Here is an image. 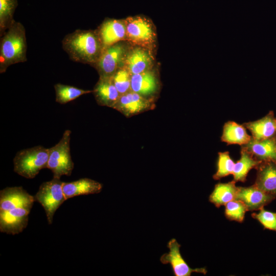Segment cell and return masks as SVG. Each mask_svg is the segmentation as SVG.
Wrapping results in <instances>:
<instances>
[{
    "mask_svg": "<svg viewBox=\"0 0 276 276\" xmlns=\"http://www.w3.org/2000/svg\"><path fill=\"white\" fill-rule=\"evenodd\" d=\"M97 104L100 106L113 108L121 95L111 78H100L93 89Z\"/></svg>",
    "mask_w": 276,
    "mask_h": 276,
    "instance_id": "cell-17",
    "label": "cell"
},
{
    "mask_svg": "<svg viewBox=\"0 0 276 276\" xmlns=\"http://www.w3.org/2000/svg\"><path fill=\"white\" fill-rule=\"evenodd\" d=\"M167 247L169 251L161 256L160 261L163 264H170L175 276H190L193 272L207 273L204 267L192 268L189 266L180 254V244L175 238L168 242Z\"/></svg>",
    "mask_w": 276,
    "mask_h": 276,
    "instance_id": "cell-11",
    "label": "cell"
},
{
    "mask_svg": "<svg viewBox=\"0 0 276 276\" xmlns=\"http://www.w3.org/2000/svg\"><path fill=\"white\" fill-rule=\"evenodd\" d=\"M162 89L158 63L152 68L132 75L131 90L151 100H157Z\"/></svg>",
    "mask_w": 276,
    "mask_h": 276,
    "instance_id": "cell-8",
    "label": "cell"
},
{
    "mask_svg": "<svg viewBox=\"0 0 276 276\" xmlns=\"http://www.w3.org/2000/svg\"><path fill=\"white\" fill-rule=\"evenodd\" d=\"M275 198L254 185L248 187H239L235 199L243 202L248 211H253L264 208Z\"/></svg>",
    "mask_w": 276,
    "mask_h": 276,
    "instance_id": "cell-15",
    "label": "cell"
},
{
    "mask_svg": "<svg viewBox=\"0 0 276 276\" xmlns=\"http://www.w3.org/2000/svg\"><path fill=\"white\" fill-rule=\"evenodd\" d=\"M34 196L21 187H7L0 192V212L21 206L32 207Z\"/></svg>",
    "mask_w": 276,
    "mask_h": 276,
    "instance_id": "cell-14",
    "label": "cell"
},
{
    "mask_svg": "<svg viewBox=\"0 0 276 276\" xmlns=\"http://www.w3.org/2000/svg\"><path fill=\"white\" fill-rule=\"evenodd\" d=\"M32 208L21 206L0 212V231L13 235L22 232L27 226Z\"/></svg>",
    "mask_w": 276,
    "mask_h": 276,
    "instance_id": "cell-12",
    "label": "cell"
},
{
    "mask_svg": "<svg viewBox=\"0 0 276 276\" xmlns=\"http://www.w3.org/2000/svg\"><path fill=\"white\" fill-rule=\"evenodd\" d=\"M62 45L71 60L91 66L104 50L96 30H76L65 36Z\"/></svg>",
    "mask_w": 276,
    "mask_h": 276,
    "instance_id": "cell-1",
    "label": "cell"
},
{
    "mask_svg": "<svg viewBox=\"0 0 276 276\" xmlns=\"http://www.w3.org/2000/svg\"><path fill=\"white\" fill-rule=\"evenodd\" d=\"M241 146L258 160L276 162V136L261 140L251 137L247 144Z\"/></svg>",
    "mask_w": 276,
    "mask_h": 276,
    "instance_id": "cell-18",
    "label": "cell"
},
{
    "mask_svg": "<svg viewBox=\"0 0 276 276\" xmlns=\"http://www.w3.org/2000/svg\"><path fill=\"white\" fill-rule=\"evenodd\" d=\"M236 182L232 180L226 183H218L209 196V201L216 207L225 205L228 202L236 199L238 187Z\"/></svg>",
    "mask_w": 276,
    "mask_h": 276,
    "instance_id": "cell-22",
    "label": "cell"
},
{
    "mask_svg": "<svg viewBox=\"0 0 276 276\" xmlns=\"http://www.w3.org/2000/svg\"><path fill=\"white\" fill-rule=\"evenodd\" d=\"M63 183L60 178L53 177L52 180L43 182L34 196L35 201L43 208L49 224L52 223L56 210L66 200L63 192Z\"/></svg>",
    "mask_w": 276,
    "mask_h": 276,
    "instance_id": "cell-7",
    "label": "cell"
},
{
    "mask_svg": "<svg viewBox=\"0 0 276 276\" xmlns=\"http://www.w3.org/2000/svg\"><path fill=\"white\" fill-rule=\"evenodd\" d=\"M132 44L127 40L114 43L104 49L97 62L93 66L100 78H111L124 66L127 53Z\"/></svg>",
    "mask_w": 276,
    "mask_h": 276,
    "instance_id": "cell-6",
    "label": "cell"
},
{
    "mask_svg": "<svg viewBox=\"0 0 276 276\" xmlns=\"http://www.w3.org/2000/svg\"><path fill=\"white\" fill-rule=\"evenodd\" d=\"M132 75L127 68L123 66L119 68L111 78L121 95L131 90Z\"/></svg>",
    "mask_w": 276,
    "mask_h": 276,
    "instance_id": "cell-26",
    "label": "cell"
},
{
    "mask_svg": "<svg viewBox=\"0 0 276 276\" xmlns=\"http://www.w3.org/2000/svg\"><path fill=\"white\" fill-rule=\"evenodd\" d=\"M156 101L146 98L131 90L120 96L112 108L127 118L153 110Z\"/></svg>",
    "mask_w": 276,
    "mask_h": 276,
    "instance_id": "cell-10",
    "label": "cell"
},
{
    "mask_svg": "<svg viewBox=\"0 0 276 276\" xmlns=\"http://www.w3.org/2000/svg\"><path fill=\"white\" fill-rule=\"evenodd\" d=\"M225 216L231 221L240 223L243 221L245 213L248 209L241 201L235 199L227 203L225 205Z\"/></svg>",
    "mask_w": 276,
    "mask_h": 276,
    "instance_id": "cell-27",
    "label": "cell"
},
{
    "mask_svg": "<svg viewBox=\"0 0 276 276\" xmlns=\"http://www.w3.org/2000/svg\"><path fill=\"white\" fill-rule=\"evenodd\" d=\"M251 216L257 220L265 229L276 232V212L267 211L262 208L258 213H253Z\"/></svg>",
    "mask_w": 276,
    "mask_h": 276,
    "instance_id": "cell-29",
    "label": "cell"
},
{
    "mask_svg": "<svg viewBox=\"0 0 276 276\" xmlns=\"http://www.w3.org/2000/svg\"><path fill=\"white\" fill-rule=\"evenodd\" d=\"M71 130L67 129L63 133L59 142L49 149V156L47 168L51 170L53 177L70 176L74 163L70 152Z\"/></svg>",
    "mask_w": 276,
    "mask_h": 276,
    "instance_id": "cell-5",
    "label": "cell"
},
{
    "mask_svg": "<svg viewBox=\"0 0 276 276\" xmlns=\"http://www.w3.org/2000/svg\"><path fill=\"white\" fill-rule=\"evenodd\" d=\"M102 188L101 183L88 178H80L69 182H63L62 186L66 200L79 195L99 193Z\"/></svg>",
    "mask_w": 276,
    "mask_h": 276,
    "instance_id": "cell-19",
    "label": "cell"
},
{
    "mask_svg": "<svg viewBox=\"0 0 276 276\" xmlns=\"http://www.w3.org/2000/svg\"><path fill=\"white\" fill-rule=\"evenodd\" d=\"M127 40L132 44L147 48L156 52L158 40L156 28L149 17L143 14L124 18Z\"/></svg>",
    "mask_w": 276,
    "mask_h": 276,
    "instance_id": "cell-3",
    "label": "cell"
},
{
    "mask_svg": "<svg viewBox=\"0 0 276 276\" xmlns=\"http://www.w3.org/2000/svg\"><path fill=\"white\" fill-rule=\"evenodd\" d=\"M256 169L257 173L254 185L276 197V162L262 161Z\"/></svg>",
    "mask_w": 276,
    "mask_h": 276,
    "instance_id": "cell-16",
    "label": "cell"
},
{
    "mask_svg": "<svg viewBox=\"0 0 276 276\" xmlns=\"http://www.w3.org/2000/svg\"><path fill=\"white\" fill-rule=\"evenodd\" d=\"M243 125L250 131L252 137L257 140L267 139L275 136V118L272 111L259 120L244 123Z\"/></svg>",
    "mask_w": 276,
    "mask_h": 276,
    "instance_id": "cell-20",
    "label": "cell"
},
{
    "mask_svg": "<svg viewBox=\"0 0 276 276\" xmlns=\"http://www.w3.org/2000/svg\"><path fill=\"white\" fill-rule=\"evenodd\" d=\"M156 53V51L150 49L132 44L127 53L124 66L132 75L143 73L157 63Z\"/></svg>",
    "mask_w": 276,
    "mask_h": 276,
    "instance_id": "cell-9",
    "label": "cell"
},
{
    "mask_svg": "<svg viewBox=\"0 0 276 276\" xmlns=\"http://www.w3.org/2000/svg\"><path fill=\"white\" fill-rule=\"evenodd\" d=\"M27 51L25 28L15 20L1 38L0 73L12 64L27 61Z\"/></svg>",
    "mask_w": 276,
    "mask_h": 276,
    "instance_id": "cell-2",
    "label": "cell"
},
{
    "mask_svg": "<svg viewBox=\"0 0 276 276\" xmlns=\"http://www.w3.org/2000/svg\"><path fill=\"white\" fill-rule=\"evenodd\" d=\"M96 30L104 49L118 42L127 40L124 18H106Z\"/></svg>",
    "mask_w": 276,
    "mask_h": 276,
    "instance_id": "cell-13",
    "label": "cell"
},
{
    "mask_svg": "<svg viewBox=\"0 0 276 276\" xmlns=\"http://www.w3.org/2000/svg\"><path fill=\"white\" fill-rule=\"evenodd\" d=\"M235 163L228 151L218 153L217 170L213 177L218 180L230 174H233Z\"/></svg>",
    "mask_w": 276,
    "mask_h": 276,
    "instance_id": "cell-28",
    "label": "cell"
},
{
    "mask_svg": "<svg viewBox=\"0 0 276 276\" xmlns=\"http://www.w3.org/2000/svg\"><path fill=\"white\" fill-rule=\"evenodd\" d=\"M56 101L65 104L76 99L81 96L93 92V90H85L75 86L57 83L54 85Z\"/></svg>",
    "mask_w": 276,
    "mask_h": 276,
    "instance_id": "cell-24",
    "label": "cell"
},
{
    "mask_svg": "<svg viewBox=\"0 0 276 276\" xmlns=\"http://www.w3.org/2000/svg\"><path fill=\"white\" fill-rule=\"evenodd\" d=\"M262 162L255 158L243 146L241 147V157L235 164L233 174L234 179L237 181L245 182L249 171L256 168Z\"/></svg>",
    "mask_w": 276,
    "mask_h": 276,
    "instance_id": "cell-23",
    "label": "cell"
},
{
    "mask_svg": "<svg viewBox=\"0 0 276 276\" xmlns=\"http://www.w3.org/2000/svg\"><path fill=\"white\" fill-rule=\"evenodd\" d=\"M251 137L248 134L246 128L243 125L234 121H228L223 126L221 140L227 145L238 144L243 146L247 144Z\"/></svg>",
    "mask_w": 276,
    "mask_h": 276,
    "instance_id": "cell-21",
    "label": "cell"
},
{
    "mask_svg": "<svg viewBox=\"0 0 276 276\" xmlns=\"http://www.w3.org/2000/svg\"><path fill=\"white\" fill-rule=\"evenodd\" d=\"M275 128H276V119H275Z\"/></svg>",
    "mask_w": 276,
    "mask_h": 276,
    "instance_id": "cell-30",
    "label": "cell"
},
{
    "mask_svg": "<svg viewBox=\"0 0 276 276\" xmlns=\"http://www.w3.org/2000/svg\"><path fill=\"white\" fill-rule=\"evenodd\" d=\"M49 149L41 146L19 151L14 159V171L26 178H34L44 168H47Z\"/></svg>",
    "mask_w": 276,
    "mask_h": 276,
    "instance_id": "cell-4",
    "label": "cell"
},
{
    "mask_svg": "<svg viewBox=\"0 0 276 276\" xmlns=\"http://www.w3.org/2000/svg\"><path fill=\"white\" fill-rule=\"evenodd\" d=\"M18 6L17 0H0V36H2L15 21L13 16Z\"/></svg>",
    "mask_w": 276,
    "mask_h": 276,
    "instance_id": "cell-25",
    "label": "cell"
}]
</instances>
